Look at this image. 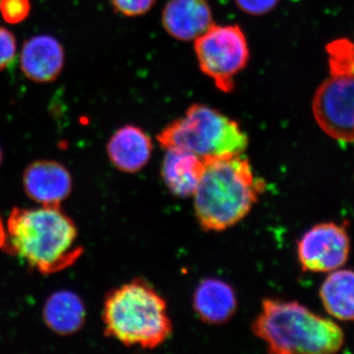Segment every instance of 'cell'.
Returning a JSON list of instances; mask_svg holds the SVG:
<instances>
[{"label":"cell","instance_id":"7c38bea8","mask_svg":"<svg viewBox=\"0 0 354 354\" xmlns=\"http://www.w3.org/2000/svg\"><path fill=\"white\" fill-rule=\"evenodd\" d=\"M106 152L116 169L135 174L146 167L152 157L153 143L141 128L125 125L111 137Z\"/></svg>","mask_w":354,"mask_h":354},{"label":"cell","instance_id":"5b68a950","mask_svg":"<svg viewBox=\"0 0 354 354\" xmlns=\"http://www.w3.org/2000/svg\"><path fill=\"white\" fill-rule=\"evenodd\" d=\"M160 145L195 153L204 158L243 153L248 137L239 123L203 104H193L183 118L165 127L158 135Z\"/></svg>","mask_w":354,"mask_h":354},{"label":"cell","instance_id":"2e32d148","mask_svg":"<svg viewBox=\"0 0 354 354\" xmlns=\"http://www.w3.org/2000/svg\"><path fill=\"white\" fill-rule=\"evenodd\" d=\"M321 300L326 311L341 321H354V271L335 270L324 281Z\"/></svg>","mask_w":354,"mask_h":354},{"label":"cell","instance_id":"9a60e30c","mask_svg":"<svg viewBox=\"0 0 354 354\" xmlns=\"http://www.w3.org/2000/svg\"><path fill=\"white\" fill-rule=\"evenodd\" d=\"M44 318L48 327L57 334H74L85 323V306L80 297L72 291H57L46 300Z\"/></svg>","mask_w":354,"mask_h":354},{"label":"cell","instance_id":"603a6c76","mask_svg":"<svg viewBox=\"0 0 354 354\" xmlns=\"http://www.w3.org/2000/svg\"><path fill=\"white\" fill-rule=\"evenodd\" d=\"M2 162V152L1 150H0V165H1Z\"/></svg>","mask_w":354,"mask_h":354},{"label":"cell","instance_id":"8992f818","mask_svg":"<svg viewBox=\"0 0 354 354\" xmlns=\"http://www.w3.org/2000/svg\"><path fill=\"white\" fill-rule=\"evenodd\" d=\"M195 51L200 68L225 93L248 62V44L239 26L212 25L195 39Z\"/></svg>","mask_w":354,"mask_h":354},{"label":"cell","instance_id":"6da1fadb","mask_svg":"<svg viewBox=\"0 0 354 354\" xmlns=\"http://www.w3.org/2000/svg\"><path fill=\"white\" fill-rule=\"evenodd\" d=\"M6 230L4 249L43 274L64 271L84 253L75 223L60 204L14 208Z\"/></svg>","mask_w":354,"mask_h":354},{"label":"cell","instance_id":"277c9868","mask_svg":"<svg viewBox=\"0 0 354 354\" xmlns=\"http://www.w3.org/2000/svg\"><path fill=\"white\" fill-rule=\"evenodd\" d=\"M102 320L109 337L125 346L155 348L171 334L164 298L142 279H135L109 293Z\"/></svg>","mask_w":354,"mask_h":354},{"label":"cell","instance_id":"d6986e66","mask_svg":"<svg viewBox=\"0 0 354 354\" xmlns=\"http://www.w3.org/2000/svg\"><path fill=\"white\" fill-rule=\"evenodd\" d=\"M17 55L15 36L4 27H0V71L12 64Z\"/></svg>","mask_w":354,"mask_h":354},{"label":"cell","instance_id":"8fae6325","mask_svg":"<svg viewBox=\"0 0 354 354\" xmlns=\"http://www.w3.org/2000/svg\"><path fill=\"white\" fill-rule=\"evenodd\" d=\"M165 31L179 41L199 38L213 25L206 0H171L162 12Z\"/></svg>","mask_w":354,"mask_h":354},{"label":"cell","instance_id":"ffe728a7","mask_svg":"<svg viewBox=\"0 0 354 354\" xmlns=\"http://www.w3.org/2000/svg\"><path fill=\"white\" fill-rule=\"evenodd\" d=\"M115 10L124 16L143 15L152 8L155 0H111Z\"/></svg>","mask_w":354,"mask_h":354},{"label":"cell","instance_id":"ac0fdd59","mask_svg":"<svg viewBox=\"0 0 354 354\" xmlns=\"http://www.w3.org/2000/svg\"><path fill=\"white\" fill-rule=\"evenodd\" d=\"M31 12L30 0H0V13L8 24H20Z\"/></svg>","mask_w":354,"mask_h":354},{"label":"cell","instance_id":"4fadbf2b","mask_svg":"<svg viewBox=\"0 0 354 354\" xmlns=\"http://www.w3.org/2000/svg\"><path fill=\"white\" fill-rule=\"evenodd\" d=\"M204 171V160L181 149H167L162 165L165 186L174 196H193Z\"/></svg>","mask_w":354,"mask_h":354},{"label":"cell","instance_id":"44dd1931","mask_svg":"<svg viewBox=\"0 0 354 354\" xmlns=\"http://www.w3.org/2000/svg\"><path fill=\"white\" fill-rule=\"evenodd\" d=\"M237 6L250 15H263L278 4L279 0H235Z\"/></svg>","mask_w":354,"mask_h":354},{"label":"cell","instance_id":"7a4b0ae2","mask_svg":"<svg viewBox=\"0 0 354 354\" xmlns=\"http://www.w3.org/2000/svg\"><path fill=\"white\" fill-rule=\"evenodd\" d=\"M204 171L194 195V208L201 227L221 232L243 220L265 190L250 162L239 155L203 158Z\"/></svg>","mask_w":354,"mask_h":354},{"label":"cell","instance_id":"e0dca14e","mask_svg":"<svg viewBox=\"0 0 354 354\" xmlns=\"http://www.w3.org/2000/svg\"><path fill=\"white\" fill-rule=\"evenodd\" d=\"M330 74L354 76V44L348 39H337L327 46Z\"/></svg>","mask_w":354,"mask_h":354},{"label":"cell","instance_id":"9c48e42d","mask_svg":"<svg viewBox=\"0 0 354 354\" xmlns=\"http://www.w3.org/2000/svg\"><path fill=\"white\" fill-rule=\"evenodd\" d=\"M23 184L28 196L39 205L60 204L69 196L72 178L55 160H37L25 169Z\"/></svg>","mask_w":354,"mask_h":354},{"label":"cell","instance_id":"ba28073f","mask_svg":"<svg viewBox=\"0 0 354 354\" xmlns=\"http://www.w3.org/2000/svg\"><path fill=\"white\" fill-rule=\"evenodd\" d=\"M351 241L344 225L319 223L298 242V259L306 272H330L346 264Z\"/></svg>","mask_w":354,"mask_h":354},{"label":"cell","instance_id":"52a82bcc","mask_svg":"<svg viewBox=\"0 0 354 354\" xmlns=\"http://www.w3.org/2000/svg\"><path fill=\"white\" fill-rule=\"evenodd\" d=\"M313 113L326 134L344 143L354 142V76L330 74L316 91Z\"/></svg>","mask_w":354,"mask_h":354},{"label":"cell","instance_id":"7402d4cb","mask_svg":"<svg viewBox=\"0 0 354 354\" xmlns=\"http://www.w3.org/2000/svg\"><path fill=\"white\" fill-rule=\"evenodd\" d=\"M6 241V230L4 227L3 223H2L1 218H0V249H4Z\"/></svg>","mask_w":354,"mask_h":354},{"label":"cell","instance_id":"3957f363","mask_svg":"<svg viewBox=\"0 0 354 354\" xmlns=\"http://www.w3.org/2000/svg\"><path fill=\"white\" fill-rule=\"evenodd\" d=\"M252 330L271 353H335L344 344L339 325L297 302L264 300Z\"/></svg>","mask_w":354,"mask_h":354},{"label":"cell","instance_id":"5bb4252c","mask_svg":"<svg viewBox=\"0 0 354 354\" xmlns=\"http://www.w3.org/2000/svg\"><path fill=\"white\" fill-rule=\"evenodd\" d=\"M195 311L204 323L221 325L234 315L237 308L234 288L218 279H206L197 286L193 297Z\"/></svg>","mask_w":354,"mask_h":354},{"label":"cell","instance_id":"30bf717a","mask_svg":"<svg viewBox=\"0 0 354 354\" xmlns=\"http://www.w3.org/2000/svg\"><path fill=\"white\" fill-rule=\"evenodd\" d=\"M65 62L64 46L58 39L39 35L23 44L20 67L24 75L37 83H50L62 73Z\"/></svg>","mask_w":354,"mask_h":354}]
</instances>
